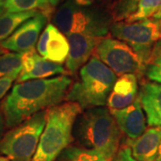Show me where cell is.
I'll return each instance as SVG.
<instances>
[{
	"instance_id": "6da1fadb",
	"label": "cell",
	"mask_w": 161,
	"mask_h": 161,
	"mask_svg": "<svg viewBox=\"0 0 161 161\" xmlns=\"http://www.w3.org/2000/svg\"><path fill=\"white\" fill-rule=\"evenodd\" d=\"M71 84L72 79L66 75L15 83L2 102L6 126H16L36 113L59 104Z\"/></svg>"
},
{
	"instance_id": "7a4b0ae2",
	"label": "cell",
	"mask_w": 161,
	"mask_h": 161,
	"mask_svg": "<svg viewBox=\"0 0 161 161\" xmlns=\"http://www.w3.org/2000/svg\"><path fill=\"white\" fill-rule=\"evenodd\" d=\"M121 133L110 110L104 107L81 112L75 120L73 132L79 146L97 150L112 161L119 150Z\"/></svg>"
},
{
	"instance_id": "3957f363",
	"label": "cell",
	"mask_w": 161,
	"mask_h": 161,
	"mask_svg": "<svg viewBox=\"0 0 161 161\" xmlns=\"http://www.w3.org/2000/svg\"><path fill=\"white\" fill-rule=\"evenodd\" d=\"M82 108L66 101L47 108L46 125L31 161H56L74 141V125Z\"/></svg>"
},
{
	"instance_id": "277c9868",
	"label": "cell",
	"mask_w": 161,
	"mask_h": 161,
	"mask_svg": "<svg viewBox=\"0 0 161 161\" xmlns=\"http://www.w3.org/2000/svg\"><path fill=\"white\" fill-rule=\"evenodd\" d=\"M116 75L97 55L80 67L79 79L71 84L65 99L76 102L83 108L103 107L112 91Z\"/></svg>"
},
{
	"instance_id": "5b68a950",
	"label": "cell",
	"mask_w": 161,
	"mask_h": 161,
	"mask_svg": "<svg viewBox=\"0 0 161 161\" xmlns=\"http://www.w3.org/2000/svg\"><path fill=\"white\" fill-rule=\"evenodd\" d=\"M47 109L11 128L0 140V152L10 161H31L46 125Z\"/></svg>"
},
{
	"instance_id": "8992f818",
	"label": "cell",
	"mask_w": 161,
	"mask_h": 161,
	"mask_svg": "<svg viewBox=\"0 0 161 161\" xmlns=\"http://www.w3.org/2000/svg\"><path fill=\"white\" fill-rule=\"evenodd\" d=\"M110 19L101 12L80 7L74 0H66L54 14L53 24L65 36L87 33L101 38L108 33Z\"/></svg>"
},
{
	"instance_id": "52a82bcc",
	"label": "cell",
	"mask_w": 161,
	"mask_h": 161,
	"mask_svg": "<svg viewBox=\"0 0 161 161\" xmlns=\"http://www.w3.org/2000/svg\"><path fill=\"white\" fill-rule=\"evenodd\" d=\"M109 31L115 39L125 42L131 47L145 65L149 63L156 42L161 39L159 25L153 18L133 23L114 22L111 23Z\"/></svg>"
},
{
	"instance_id": "ba28073f",
	"label": "cell",
	"mask_w": 161,
	"mask_h": 161,
	"mask_svg": "<svg viewBox=\"0 0 161 161\" xmlns=\"http://www.w3.org/2000/svg\"><path fill=\"white\" fill-rule=\"evenodd\" d=\"M98 58L116 76L133 74L137 77L144 75L146 65L142 60L125 42L111 37H102L95 48Z\"/></svg>"
},
{
	"instance_id": "9c48e42d",
	"label": "cell",
	"mask_w": 161,
	"mask_h": 161,
	"mask_svg": "<svg viewBox=\"0 0 161 161\" xmlns=\"http://www.w3.org/2000/svg\"><path fill=\"white\" fill-rule=\"evenodd\" d=\"M47 19L43 13H38L33 17L22 23L6 40L0 42L1 45L8 51L17 53H24L33 49Z\"/></svg>"
},
{
	"instance_id": "30bf717a",
	"label": "cell",
	"mask_w": 161,
	"mask_h": 161,
	"mask_svg": "<svg viewBox=\"0 0 161 161\" xmlns=\"http://www.w3.org/2000/svg\"><path fill=\"white\" fill-rule=\"evenodd\" d=\"M62 64L47 60L39 55L35 48L23 53V67L16 81L22 82L30 80L46 79L54 75L65 74Z\"/></svg>"
},
{
	"instance_id": "8fae6325",
	"label": "cell",
	"mask_w": 161,
	"mask_h": 161,
	"mask_svg": "<svg viewBox=\"0 0 161 161\" xmlns=\"http://www.w3.org/2000/svg\"><path fill=\"white\" fill-rule=\"evenodd\" d=\"M110 113L121 132L125 134L129 140L138 138L147 129V120L139 97L126 108L111 109Z\"/></svg>"
},
{
	"instance_id": "7c38bea8",
	"label": "cell",
	"mask_w": 161,
	"mask_h": 161,
	"mask_svg": "<svg viewBox=\"0 0 161 161\" xmlns=\"http://www.w3.org/2000/svg\"><path fill=\"white\" fill-rule=\"evenodd\" d=\"M66 37L69 53L65 60V68L69 74L74 75L92 58L100 38L87 33H71Z\"/></svg>"
},
{
	"instance_id": "4fadbf2b",
	"label": "cell",
	"mask_w": 161,
	"mask_h": 161,
	"mask_svg": "<svg viewBox=\"0 0 161 161\" xmlns=\"http://www.w3.org/2000/svg\"><path fill=\"white\" fill-rule=\"evenodd\" d=\"M138 77L133 74L118 76L107 100L108 109H122L138 98Z\"/></svg>"
},
{
	"instance_id": "5bb4252c",
	"label": "cell",
	"mask_w": 161,
	"mask_h": 161,
	"mask_svg": "<svg viewBox=\"0 0 161 161\" xmlns=\"http://www.w3.org/2000/svg\"><path fill=\"white\" fill-rule=\"evenodd\" d=\"M161 140V127H150L138 138L127 139L133 158L137 161H155Z\"/></svg>"
},
{
	"instance_id": "9a60e30c",
	"label": "cell",
	"mask_w": 161,
	"mask_h": 161,
	"mask_svg": "<svg viewBox=\"0 0 161 161\" xmlns=\"http://www.w3.org/2000/svg\"><path fill=\"white\" fill-rule=\"evenodd\" d=\"M138 97L151 127H161V83L143 82Z\"/></svg>"
},
{
	"instance_id": "2e32d148",
	"label": "cell",
	"mask_w": 161,
	"mask_h": 161,
	"mask_svg": "<svg viewBox=\"0 0 161 161\" xmlns=\"http://www.w3.org/2000/svg\"><path fill=\"white\" fill-rule=\"evenodd\" d=\"M47 27L49 30V36L45 58L55 63L63 64L65 62L69 53L67 37L52 23H48Z\"/></svg>"
},
{
	"instance_id": "e0dca14e",
	"label": "cell",
	"mask_w": 161,
	"mask_h": 161,
	"mask_svg": "<svg viewBox=\"0 0 161 161\" xmlns=\"http://www.w3.org/2000/svg\"><path fill=\"white\" fill-rule=\"evenodd\" d=\"M39 11L19 12V13H7L5 12L0 15V42L6 40L18 27L36 15Z\"/></svg>"
},
{
	"instance_id": "ac0fdd59",
	"label": "cell",
	"mask_w": 161,
	"mask_h": 161,
	"mask_svg": "<svg viewBox=\"0 0 161 161\" xmlns=\"http://www.w3.org/2000/svg\"><path fill=\"white\" fill-rule=\"evenodd\" d=\"M3 6L5 12L7 13L39 11L47 18L50 17L53 12L47 0H4Z\"/></svg>"
},
{
	"instance_id": "d6986e66",
	"label": "cell",
	"mask_w": 161,
	"mask_h": 161,
	"mask_svg": "<svg viewBox=\"0 0 161 161\" xmlns=\"http://www.w3.org/2000/svg\"><path fill=\"white\" fill-rule=\"evenodd\" d=\"M57 159L58 161H112L97 150L80 146H68Z\"/></svg>"
},
{
	"instance_id": "ffe728a7",
	"label": "cell",
	"mask_w": 161,
	"mask_h": 161,
	"mask_svg": "<svg viewBox=\"0 0 161 161\" xmlns=\"http://www.w3.org/2000/svg\"><path fill=\"white\" fill-rule=\"evenodd\" d=\"M23 67V53L6 52L0 55V78H14Z\"/></svg>"
},
{
	"instance_id": "44dd1931",
	"label": "cell",
	"mask_w": 161,
	"mask_h": 161,
	"mask_svg": "<svg viewBox=\"0 0 161 161\" xmlns=\"http://www.w3.org/2000/svg\"><path fill=\"white\" fill-rule=\"evenodd\" d=\"M161 9V0H139L132 14L124 20L126 23L152 18Z\"/></svg>"
},
{
	"instance_id": "7402d4cb",
	"label": "cell",
	"mask_w": 161,
	"mask_h": 161,
	"mask_svg": "<svg viewBox=\"0 0 161 161\" xmlns=\"http://www.w3.org/2000/svg\"><path fill=\"white\" fill-rule=\"evenodd\" d=\"M139 0H113L108 6L111 19L114 22H121L132 14Z\"/></svg>"
},
{
	"instance_id": "603a6c76",
	"label": "cell",
	"mask_w": 161,
	"mask_h": 161,
	"mask_svg": "<svg viewBox=\"0 0 161 161\" xmlns=\"http://www.w3.org/2000/svg\"><path fill=\"white\" fill-rule=\"evenodd\" d=\"M144 75L149 80L161 83V58L148 64L146 65Z\"/></svg>"
},
{
	"instance_id": "cb8c5ba5",
	"label": "cell",
	"mask_w": 161,
	"mask_h": 161,
	"mask_svg": "<svg viewBox=\"0 0 161 161\" xmlns=\"http://www.w3.org/2000/svg\"><path fill=\"white\" fill-rule=\"evenodd\" d=\"M113 161H137L132 154L131 148L125 143L119 147L116 155L115 156Z\"/></svg>"
},
{
	"instance_id": "d4e9b609",
	"label": "cell",
	"mask_w": 161,
	"mask_h": 161,
	"mask_svg": "<svg viewBox=\"0 0 161 161\" xmlns=\"http://www.w3.org/2000/svg\"><path fill=\"white\" fill-rule=\"evenodd\" d=\"M48 36H49V30L47 25V27L43 31V32L41 33L39 40H38V42H37V52L39 53V55H40L43 58H45V56H46Z\"/></svg>"
},
{
	"instance_id": "484cf974",
	"label": "cell",
	"mask_w": 161,
	"mask_h": 161,
	"mask_svg": "<svg viewBox=\"0 0 161 161\" xmlns=\"http://www.w3.org/2000/svg\"><path fill=\"white\" fill-rule=\"evenodd\" d=\"M15 80L16 79L14 78H0V98H3L7 93Z\"/></svg>"
},
{
	"instance_id": "4316f807",
	"label": "cell",
	"mask_w": 161,
	"mask_h": 161,
	"mask_svg": "<svg viewBox=\"0 0 161 161\" xmlns=\"http://www.w3.org/2000/svg\"><path fill=\"white\" fill-rule=\"evenodd\" d=\"M161 58V39L160 40H158L157 42H156V44L153 47V48H152V51H151V54H150V60H149V63L150 64V62H152V61H154L156 59H158V58Z\"/></svg>"
},
{
	"instance_id": "83f0119b",
	"label": "cell",
	"mask_w": 161,
	"mask_h": 161,
	"mask_svg": "<svg viewBox=\"0 0 161 161\" xmlns=\"http://www.w3.org/2000/svg\"><path fill=\"white\" fill-rule=\"evenodd\" d=\"M95 1L96 0H74L75 5L80 7H89L92 6Z\"/></svg>"
},
{
	"instance_id": "f1b7e54d",
	"label": "cell",
	"mask_w": 161,
	"mask_h": 161,
	"mask_svg": "<svg viewBox=\"0 0 161 161\" xmlns=\"http://www.w3.org/2000/svg\"><path fill=\"white\" fill-rule=\"evenodd\" d=\"M5 119H4V115L3 114L0 113V140L3 136V132H4V129H5Z\"/></svg>"
},
{
	"instance_id": "f546056e",
	"label": "cell",
	"mask_w": 161,
	"mask_h": 161,
	"mask_svg": "<svg viewBox=\"0 0 161 161\" xmlns=\"http://www.w3.org/2000/svg\"><path fill=\"white\" fill-rule=\"evenodd\" d=\"M152 18L158 22V25H159V28H160V31H161V9L159 10V11L158 12V13H157V14H156L155 15H154Z\"/></svg>"
},
{
	"instance_id": "4dcf8cb0",
	"label": "cell",
	"mask_w": 161,
	"mask_h": 161,
	"mask_svg": "<svg viewBox=\"0 0 161 161\" xmlns=\"http://www.w3.org/2000/svg\"><path fill=\"white\" fill-rule=\"evenodd\" d=\"M47 1H48L49 6H51L53 9L58 6V4H59V2H60V0H47Z\"/></svg>"
},
{
	"instance_id": "1f68e13d",
	"label": "cell",
	"mask_w": 161,
	"mask_h": 161,
	"mask_svg": "<svg viewBox=\"0 0 161 161\" xmlns=\"http://www.w3.org/2000/svg\"><path fill=\"white\" fill-rule=\"evenodd\" d=\"M155 161H161V140L159 146H158V154H157V157H156Z\"/></svg>"
},
{
	"instance_id": "d6a6232c",
	"label": "cell",
	"mask_w": 161,
	"mask_h": 161,
	"mask_svg": "<svg viewBox=\"0 0 161 161\" xmlns=\"http://www.w3.org/2000/svg\"><path fill=\"white\" fill-rule=\"evenodd\" d=\"M6 52H8V50H6L5 47H3L2 45H1V43H0V55H2V54H5Z\"/></svg>"
},
{
	"instance_id": "836d02e7",
	"label": "cell",
	"mask_w": 161,
	"mask_h": 161,
	"mask_svg": "<svg viewBox=\"0 0 161 161\" xmlns=\"http://www.w3.org/2000/svg\"><path fill=\"white\" fill-rule=\"evenodd\" d=\"M5 13V9H4V6H3V2L0 3V15L3 14Z\"/></svg>"
},
{
	"instance_id": "e575fe53",
	"label": "cell",
	"mask_w": 161,
	"mask_h": 161,
	"mask_svg": "<svg viewBox=\"0 0 161 161\" xmlns=\"http://www.w3.org/2000/svg\"><path fill=\"white\" fill-rule=\"evenodd\" d=\"M0 161H10L6 156L4 155H0Z\"/></svg>"
},
{
	"instance_id": "d590c367",
	"label": "cell",
	"mask_w": 161,
	"mask_h": 161,
	"mask_svg": "<svg viewBox=\"0 0 161 161\" xmlns=\"http://www.w3.org/2000/svg\"><path fill=\"white\" fill-rule=\"evenodd\" d=\"M113 0H105V2H106V4L108 5V6H109L110 4H111V2H112Z\"/></svg>"
},
{
	"instance_id": "8d00e7d4",
	"label": "cell",
	"mask_w": 161,
	"mask_h": 161,
	"mask_svg": "<svg viewBox=\"0 0 161 161\" xmlns=\"http://www.w3.org/2000/svg\"><path fill=\"white\" fill-rule=\"evenodd\" d=\"M3 2V0H0V3H2Z\"/></svg>"
},
{
	"instance_id": "74e56055",
	"label": "cell",
	"mask_w": 161,
	"mask_h": 161,
	"mask_svg": "<svg viewBox=\"0 0 161 161\" xmlns=\"http://www.w3.org/2000/svg\"><path fill=\"white\" fill-rule=\"evenodd\" d=\"M102 1H104V2H105V0H102Z\"/></svg>"
},
{
	"instance_id": "f35d334b",
	"label": "cell",
	"mask_w": 161,
	"mask_h": 161,
	"mask_svg": "<svg viewBox=\"0 0 161 161\" xmlns=\"http://www.w3.org/2000/svg\"><path fill=\"white\" fill-rule=\"evenodd\" d=\"M3 1H4V0H3Z\"/></svg>"
}]
</instances>
